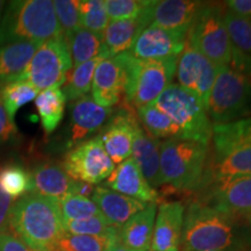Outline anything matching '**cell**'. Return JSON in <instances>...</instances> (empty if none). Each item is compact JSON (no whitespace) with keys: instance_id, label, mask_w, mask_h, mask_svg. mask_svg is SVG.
I'll list each match as a JSON object with an SVG mask.
<instances>
[{"instance_id":"obj_1","label":"cell","mask_w":251,"mask_h":251,"mask_svg":"<svg viewBox=\"0 0 251 251\" xmlns=\"http://www.w3.org/2000/svg\"><path fill=\"white\" fill-rule=\"evenodd\" d=\"M9 227L34 251H57L67 234L57 200L34 192L14 203Z\"/></svg>"},{"instance_id":"obj_2","label":"cell","mask_w":251,"mask_h":251,"mask_svg":"<svg viewBox=\"0 0 251 251\" xmlns=\"http://www.w3.org/2000/svg\"><path fill=\"white\" fill-rule=\"evenodd\" d=\"M238 220L201 201L191 203L184 216L181 251L247 248V238Z\"/></svg>"},{"instance_id":"obj_3","label":"cell","mask_w":251,"mask_h":251,"mask_svg":"<svg viewBox=\"0 0 251 251\" xmlns=\"http://www.w3.org/2000/svg\"><path fill=\"white\" fill-rule=\"evenodd\" d=\"M62 34L54 1L50 0L8 2L0 20V47L18 41L43 43Z\"/></svg>"},{"instance_id":"obj_4","label":"cell","mask_w":251,"mask_h":251,"mask_svg":"<svg viewBox=\"0 0 251 251\" xmlns=\"http://www.w3.org/2000/svg\"><path fill=\"white\" fill-rule=\"evenodd\" d=\"M159 153L161 185H171L180 191L199 190L207 165L208 146L170 139L161 142Z\"/></svg>"},{"instance_id":"obj_5","label":"cell","mask_w":251,"mask_h":251,"mask_svg":"<svg viewBox=\"0 0 251 251\" xmlns=\"http://www.w3.org/2000/svg\"><path fill=\"white\" fill-rule=\"evenodd\" d=\"M117 57L127 75L125 100L131 107L139 109L151 105L172 84L178 57L164 61H141L128 51Z\"/></svg>"},{"instance_id":"obj_6","label":"cell","mask_w":251,"mask_h":251,"mask_svg":"<svg viewBox=\"0 0 251 251\" xmlns=\"http://www.w3.org/2000/svg\"><path fill=\"white\" fill-rule=\"evenodd\" d=\"M165 113L180 129L181 140L209 146L213 126L198 97L178 84L170 86L152 103Z\"/></svg>"},{"instance_id":"obj_7","label":"cell","mask_w":251,"mask_h":251,"mask_svg":"<svg viewBox=\"0 0 251 251\" xmlns=\"http://www.w3.org/2000/svg\"><path fill=\"white\" fill-rule=\"evenodd\" d=\"M251 109V78L233 68L219 67L206 112L214 125L240 120Z\"/></svg>"},{"instance_id":"obj_8","label":"cell","mask_w":251,"mask_h":251,"mask_svg":"<svg viewBox=\"0 0 251 251\" xmlns=\"http://www.w3.org/2000/svg\"><path fill=\"white\" fill-rule=\"evenodd\" d=\"M225 11L221 5L202 6L187 33L186 42L218 67H229L234 46L225 24Z\"/></svg>"},{"instance_id":"obj_9","label":"cell","mask_w":251,"mask_h":251,"mask_svg":"<svg viewBox=\"0 0 251 251\" xmlns=\"http://www.w3.org/2000/svg\"><path fill=\"white\" fill-rule=\"evenodd\" d=\"M72 68L67 36L48 40L39 47L25 72L24 79L39 91L62 86Z\"/></svg>"},{"instance_id":"obj_10","label":"cell","mask_w":251,"mask_h":251,"mask_svg":"<svg viewBox=\"0 0 251 251\" xmlns=\"http://www.w3.org/2000/svg\"><path fill=\"white\" fill-rule=\"evenodd\" d=\"M114 165L103 149L100 136H97L77 144L65 156L62 166L71 179L96 185L107 179Z\"/></svg>"},{"instance_id":"obj_11","label":"cell","mask_w":251,"mask_h":251,"mask_svg":"<svg viewBox=\"0 0 251 251\" xmlns=\"http://www.w3.org/2000/svg\"><path fill=\"white\" fill-rule=\"evenodd\" d=\"M178 85L190 91L206 109L219 67L186 42L177 61Z\"/></svg>"},{"instance_id":"obj_12","label":"cell","mask_w":251,"mask_h":251,"mask_svg":"<svg viewBox=\"0 0 251 251\" xmlns=\"http://www.w3.org/2000/svg\"><path fill=\"white\" fill-rule=\"evenodd\" d=\"M203 5L205 2L191 0L150 1L139 18L144 28L156 26L187 34Z\"/></svg>"},{"instance_id":"obj_13","label":"cell","mask_w":251,"mask_h":251,"mask_svg":"<svg viewBox=\"0 0 251 251\" xmlns=\"http://www.w3.org/2000/svg\"><path fill=\"white\" fill-rule=\"evenodd\" d=\"M186 40V33L149 26L137 36L128 52L141 61L177 58L184 50Z\"/></svg>"},{"instance_id":"obj_14","label":"cell","mask_w":251,"mask_h":251,"mask_svg":"<svg viewBox=\"0 0 251 251\" xmlns=\"http://www.w3.org/2000/svg\"><path fill=\"white\" fill-rule=\"evenodd\" d=\"M203 188L208 196L201 202L236 219L251 218V176L218 181Z\"/></svg>"},{"instance_id":"obj_15","label":"cell","mask_w":251,"mask_h":251,"mask_svg":"<svg viewBox=\"0 0 251 251\" xmlns=\"http://www.w3.org/2000/svg\"><path fill=\"white\" fill-rule=\"evenodd\" d=\"M136 120L137 115L134 114L133 107L125 100V106L111 118L100 135L103 149L114 164H120L131 156L134 124Z\"/></svg>"},{"instance_id":"obj_16","label":"cell","mask_w":251,"mask_h":251,"mask_svg":"<svg viewBox=\"0 0 251 251\" xmlns=\"http://www.w3.org/2000/svg\"><path fill=\"white\" fill-rule=\"evenodd\" d=\"M127 75L119 58L102 59L97 65L92 81V99L102 107L112 108L122 100Z\"/></svg>"},{"instance_id":"obj_17","label":"cell","mask_w":251,"mask_h":251,"mask_svg":"<svg viewBox=\"0 0 251 251\" xmlns=\"http://www.w3.org/2000/svg\"><path fill=\"white\" fill-rule=\"evenodd\" d=\"M185 208L179 201L163 202L157 209L150 251H179Z\"/></svg>"},{"instance_id":"obj_18","label":"cell","mask_w":251,"mask_h":251,"mask_svg":"<svg viewBox=\"0 0 251 251\" xmlns=\"http://www.w3.org/2000/svg\"><path fill=\"white\" fill-rule=\"evenodd\" d=\"M105 184L109 190L146 203H157L159 199L156 188L147 181L133 157L114 168Z\"/></svg>"},{"instance_id":"obj_19","label":"cell","mask_w":251,"mask_h":251,"mask_svg":"<svg viewBox=\"0 0 251 251\" xmlns=\"http://www.w3.org/2000/svg\"><path fill=\"white\" fill-rule=\"evenodd\" d=\"M92 200L98 206L103 218L115 228H120L149 205L101 186L94 188Z\"/></svg>"},{"instance_id":"obj_20","label":"cell","mask_w":251,"mask_h":251,"mask_svg":"<svg viewBox=\"0 0 251 251\" xmlns=\"http://www.w3.org/2000/svg\"><path fill=\"white\" fill-rule=\"evenodd\" d=\"M112 114V108L99 106L92 97L84 96L76 100L71 109L70 146L78 144L90 134L100 129Z\"/></svg>"},{"instance_id":"obj_21","label":"cell","mask_w":251,"mask_h":251,"mask_svg":"<svg viewBox=\"0 0 251 251\" xmlns=\"http://www.w3.org/2000/svg\"><path fill=\"white\" fill-rule=\"evenodd\" d=\"M161 142L153 139L141 126L139 118L134 124V140L131 157L142 172L147 181L153 188L161 186L159 178V158Z\"/></svg>"},{"instance_id":"obj_22","label":"cell","mask_w":251,"mask_h":251,"mask_svg":"<svg viewBox=\"0 0 251 251\" xmlns=\"http://www.w3.org/2000/svg\"><path fill=\"white\" fill-rule=\"evenodd\" d=\"M31 192L59 200L74 194L78 181L71 179L62 165L56 163H41L30 174Z\"/></svg>"},{"instance_id":"obj_23","label":"cell","mask_w":251,"mask_h":251,"mask_svg":"<svg viewBox=\"0 0 251 251\" xmlns=\"http://www.w3.org/2000/svg\"><path fill=\"white\" fill-rule=\"evenodd\" d=\"M34 41H18L0 47V84L24 79L25 72L39 47Z\"/></svg>"},{"instance_id":"obj_24","label":"cell","mask_w":251,"mask_h":251,"mask_svg":"<svg viewBox=\"0 0 251 251\" xmlns=\"http://www.w3.org/2000/svg\"><path fill=\"white\" fill-rule=\"evenodd\" d=\"M157 203H149L119 228V241L129 251H150Z\"/></svg>"},{"instance_id":"obj_25","label":"cell","mask_w":251,"mask_h":251,"mask_svg":"<svg viewBox=\"0 0 251 251\" xmlns=\"http://www.w3.org/2000/svg\"><path fill=\"white\" fill-rule=\"evenodd\" d=\"M211 141L213 142L212 159H218L235 150L249 148L251 147V118L213 125Z\"/></svg>"},{"instance_id":"obj_26","label":"cell","mask_w":251,"mask_h":251,"mask_svg":"<svg viewBox=\"0 0 251 251\" xmlns=\"http://www.w3.org/2000/svg\"><path fill=\"white\" fill-rule=\"evenodd\" d=\"M251 176V147L235 150L218 159H212L199 188L231 178Z\"/></svg>"},{"instance_id":"obj_27","label":"cell","mask_w":251,"mask_h":251,"mask_svg":"<svg viewBox=\"0 0 251 251\" xmlns=\"http://www.w3.org/2000/svg\"><path fill=\"white\" fill-rule=\"evenodd\" d=\"M143 29L146 28L140 18L109 21L102 31L103 47L107 50L109 57L113 58L129 50Z\"/></svg>"},{"instance_id":"obj_28","label":"cell","mask_w":251,"mask_h":251,"mask_svg":"<svg viewBox=\"0 0 251 251\" xmlns=\"http://www.w3.org/2000/svg\"><path fill=\"white\" fill-rule=\"evenodd\" d=\"M65 36L70 50L72 67H77L99 56L106 59L111 58L103 47L102 33H94L79 27Z\"/></svg>"},{"instance_id":"obj_29","label":"cell","mask_w":251,"mask_h":251,"mask_svg":"<svg viewBox=\"0 0 251 251\" xmlns=\"http://www.w3.org/2000/svg\"><path fill=\"white\" fill-rule=\"evenodd\" d=\"M67 98L58 87L41 91L35 98V106L46 134H51L64 117Z\"/></svg>"},{"instance_id":"obj_30","label":"cell","mask_w":251,"mask_h":251,"mask_svg":"<svg viewBox=\"0 0 251 251\" xmlns=\"http://www.w3.org/2000/svg\"><path fill=\"white\" fill-rule=\"evenodd\" d=\"M137 118L142 122L144 130L151 135L153 139L181 140L180 129L177 125L152 103L137 109Z\"/></svg>"},{"instance_id":"obj_31","label":"cell","mask_w":251,"mask_h":251,"mask_svg":"<svg viewBox=\"0 0 251 251\" xmlns=\"http://www.w3.org/2000/svg\"><path fill=\"white\" fill-rule=\"evenodd\" d=\"M102 59L106 58L99 56V57L91 59L89 62L74 67L72 70L69 71L67 80H65L64 91H63V93L65 94V98L74 101V100L80 99L81 97L87 96V93L91 91V87H92L93 75L97 65Z\"/></svg>"},{"instance_id":"obj_32","label":"cell","mask_w":251,"mask_h":251,"mask_svg":"<svg viewBox=\"0 0 251 251\" xmlns=\"http://www.w3.org/2000/svg\"><path fill=\"white\" fill-rule=\"evenodd\" d=\"M39 93L40 91L36 90L30 83L25 79H20L2 86L0 91V97L9 118L14 121V117L19 109L26 103L35 100Z\"/></svg>"},{"instance_id":"obj_33","label":"cell","mask_w":251,"mask_h":251,"mask_svg":"<svg viewBox=\"0 0 251 251\" xmlns=\"http://www.w3.org/2000/svg\"><path fill=\"white\" fill-rule=\"evenodd\" d=\"M57 201L64 221H78L101 215L98 206L91 198L79 194H68Z\"/></svg>"},{"instance_id":"obj_34","label":"cell","mask_w":251,"mask_h":251,"mask_svg":"<svg viewBox=\"0 0 251 251\" xmlns=\"http://www.w3.org/2000/svg\"><path fill=\"white\" fill-rule=\"evenodd\" d=\"M0 188L13 199L31 192L30 174L19 165H7L0 169Z\"/></svg>"},{"instance_id":"obj_35","label":"cell","mask_w":251,"mask_h":251,"mask_svg":"<svg viewBox=\"0 0 251 251\" xmlns=\"http://www.w3.org/2000/svg\"><path fill=\"white\" fill-rule=\"evenodd\" d=\"M78 8L81 28L101 34L109 24L105 1L102 0H81Z\"/></svg>"},{"instance_id":"obj_36","label":"cell","mask_w":251,"mask_h":251,"mask_svg":"<svg viewBox=\"0 0 251 251\" xmlns=\"http://www.w3.org/2000/svg\"><path fill=\"white\" fill-rule=\"evenodd\" d=\"M119 229L109 236H89V235L65 234L59 241L57 251H107Z\"/></svg>"},{"instance_id":"obj_37","label":"cell","mask_w":251,"mask_h":251,"mask_svg":"<svg viewBox=\"0 0 251 251\" xmlns=\"http://www.w3.org/2000/svg\"><path fill=\"white\" fill-rule=\"evenodd\" d=\"M225 24L235 48L251 56V17L243 18L225 11Z\"/></svg>"},{"instance_id":"obj_38","label":"cell","mask_w":251,"mask_h":251,"mask_svg":"<svg viewBox=\"0 0 251 251\" xmlns=\"http://www.w3.org/2000/svg\"><path fill=\"white\" fill-rule=\"evenodd\" d=\"M65 231L71 235H89V236H109L119 228L113 227L103 215L78 220V221H64Z\"/></svg>"},{"instance_id":"obj_39","label":"cell","mask_w":251,"mask_h":251,"mask_svg":"<svg viewBox=\"0 0 251 251\" xmlns=\"http://www.w3.org/2000/svg\"><path fill=\"white\" fill-rule=\"evenodd\" d=\"M150 0H106L105 8L109 20H131L137 19Z\"/></svg>"},{"instance_id":"obj_40","label":"cell","mask_w":251,"mask_h":251,"mask_svg":"<svg viewBox=\"0 0 251 251\" xmlns=\"http://www.w3.org/2000/svg\"><path fill=\"white\" fill-rule=\"evenodd\" d=\"M79 1L77 0H56L54 8L56 17L64 35H69L80 27Z\"/></svg>"},{"instance_id":"obj_41","label":"cell","mask_w":251,"mask_h":251,"mask_svg":"<svg viewBox=\"0 0 251 251\" xmlns=\"http://www.w3.org/2000/svg\"><path fill=\"white\" fill-rule=\"evenodd\" d=\"M17 136L18 129L15 127L14 121L9 118L1 97H0V142H6V141L12 140Z\"/></svg>"},{"instance_id":"obj_42","label":"cell","mask_w":251,"mask_h":251,"mask_svg":"<svg viewBox=\"0 0 251 251\" xmlns=\"http://www.w3.org/2000/svg\"><path fill=\"white\" fill-rule=\"evenodd\" d=\"M14 200L0 188V233H5L7 230L12 208L15 203Z\"/></svg>"},{"instance_id":"obj_43","label":"cell","mask_w":251,"mask_h":251,"mask_svg":"<svg viewBox=\"0 0 251 251\" xmlns=\"http://www.w3.org/2000/svg\"><path fill=\"white\" fill-rule=\"evenodd\" d=\"M0 251H34L20 238L5 231L0 233Z\"/></svg>"},{"instance_id":"obj_44","label":"cell","mask_w":251,"mask_h":251,"mask_svg":"<svg viewBox=\"0 0 251 251\" xmlns=\"http://www.w3.org/2000/svg\"><path fill=\"white\" fill-rule=\"evenodd\" d=\"M228 11L243 18L251 17V0H230L226 2Z\"/></svg>"},{"instance_id":"obj_45","label":"cell","mask_w":251,"mask_h":251,"mask_svg":"<svg viewBox=\"0 0 251 251\" xmlns=\"http://www.w3.org/2000/svg\"><path fill=\"white\" fill-rule=\"evenodd\" d=\"M107 251H129V250L126 249V248L122 246L120 241H119V234H118L117 236L112 240V242H111V244H109Z\"/></svg>"},{"instance_id":"obj_46","label":"cell","mask_w":251,"mask_h":251,"mask_svg":"<svg viewBox=\"0 0 251 251\" xmlns=\"http://www.w3.org/2000/svg\"><path fill=\"white\" fill-rule=\"evenodd\" d=\"M213 251H247V248H230L224 250H213Z\"/></svg>"},{"instance_id":"obj_47","label":"cell","mask_w":251,"mask_h":251,"mask_svg":"<svg viewBox=\"0 0 251 251\" xmlns=\"http://www.w3.org/2000/svg\"><path fill=\"white\" fill-rule=\"evenodd\" d=\"M5 2L4 1H0V20H1V15H2V9H4Z\"/></svg>"},{"instance_id":"obj_48","label":"cell","mask_w":251,"mask_h":251,"mask_svg":"<svg viewBox=\"0 0 251 251\" xmlns=\"http://www.w3.org/2000/svg\"><path fill=\"white\" fill-rule=\"evenodd\" d=\"M250 226H251V218H250Z\"/></svg>"}]
</instances>
